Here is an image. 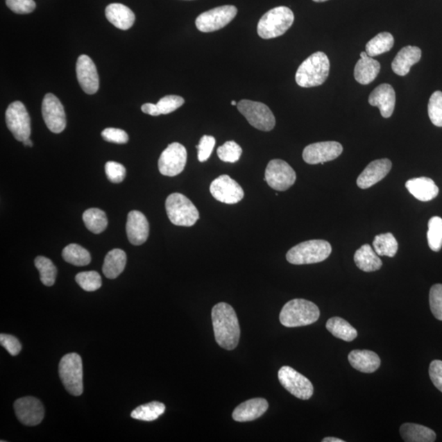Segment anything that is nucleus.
I'll list each match as a JSON object with an SVG mask.
<instances>
[{
  "mask_svg": "<svg viewBox=\"0 0 442 442\" xmlns=\"http://www.w3.org/2000/svg\"><path fill=\"white\" fill-rule=\"evenodd\" d=\"M212 318L219 346L229 350L235 349L240 339V326L234 308L226 303H218L212 308Z\"/></svg>",
  "mask_w": 442,
  "mask_h": 442,
  "instance_id": "nucleus-1",
  "label": "nucleus"
},
{
  "mask_svg": "<svg viewBox=\"0 0 442 442\" xmlns=\"http://www.w3.org/2000/svg\"><path fill=\"white\" fill-rule=\"evenodd\" d=\"M330 59L323 52H316L300 65L296 73V82L303 88L316 87L325 83L329 76Z\"/></svg>",
  "mask_w": 442,
  "mask_h": 442,
  "instance_id": "nucleus-2",
  "label": "nucleus"
},
{
  "mask_svg": "<svg viewBox=\"0 0 442 442\" xmlns=\"http://www.w3.org/2000/svg\"><path fill=\"white\" fill-rule=\"evenodd\" d=\"M320 316V309L316 304L305 299H294L282 307L280 321L285 327H303L316 323Z\"/></svg>",
  "mask_w": 442,
  "mask_h": 442,
  "instance_id": "nucleus-3",
  "label": "nucleus"
},
{
  "mask_svg": "<svg viewBox=\"0 0 442 442\" xmlns=\"http://www.w3.org/2000/svg\"><path fill=\"white\" fill-rule=\"evenodd\" d=\"M294 15L288 7L281 6L271 9L260 19L257 33L266 40L279 37L294 24Z\"/></svg>",
  "mask_w": 442,
  "mask_h": 442,
  "instance_id": "nucleus-4",
  "label": "nucleus"
},
{
  "mask_svg": "<svg viewBox=\"0 0 442 442\" xmlns=\"http://www.w3.org/2000/svg\"><path fill=\"white\" fill-rule=\"evenodd\" d=\"M331 253L332 247L329 241L314 239L294 246L287 253L286 258L294 265H308L325 261Z\"/></svg>",
  "mask_w": 442,
  "mask_h": 442,
  "instance_id": "nucleus-5",
  "label": "nucleus"
},
{
  "mask_svg": "<svg viewBox=\"0 0 442 442\" xmlns=\"http://www.w3.org/2000/svg\"><path fill=\"white\" fill-rule=\"evenodd\" d=\"M166 210L171 222L177 226H193L199 219L194 204L181 194H172L167 198Z\"/></svg>",
  "mask_w": 442,
  "mask_h": 442,
  "instance_id": "nucleus-6",
  "label": "nucleus"
},
{
  "mask_svg": "<svg viewBox=\"0 0 442 442\" xmlns=\"http://www.w3.org/2000/svg\"><path fill=\"white\" fill-rule=\"evenodd\" d=\"M59 376L70 394L79 396L83 393V366L78 354H67L58 366Z\"/></svg>",
  "mask_w": 442,
  "mask_h": 442,
  "instance_id": "nucleus-7",
  "label": "nucleus"
},
{
  "mask_svg": "<svg viewBox=\"0 0 442 442\" xmlns=\"http://www.w3.org/2000/svg\"><path fill=\"white\" fill-rule=\"evenodd\" d=\"M250 126L262 131H271L275 126V117L266 104L244 99L237 105Z\"/></svg>",
  "mask_w": 442,
  "mask_h": 442,
  "instance_id": "nucleus-8",
  "label": "nucleus"
},
{
  "mask_svg": "<svg viewBox=\"0 0 442 442\" xmlns=\"http://www.w3.org/2000/svg\"><path fill=\"white\" fill-rule=\"evenodd\" d=\"M238 9L233 6L217 7L200 15L196 19V26L202 33H212L224 28L234 19Z\"/></svg>",
  "mask_w": 442,
  "mask_h": 442,
  "instance_id": "nucleus-9",
  "label": "nucleus"
},
{
  "mask_svg": "<svg viewBox=\"0 0 442 442\" xmlns=\"http://www.w3.org/2000/svg\"><path fill=\"white\" fill-rule=\"evenodd\" d=\"M278 377L280 384L291 395L300 400H309L314 393V386L307 377L289 366H282Z\"/></svg>",
  "mask_w": 442,
  "mask_h": 442,
  "instance_id": "nucleus-10",
  "label": "nucleus"
},
{
  "mask_svg": "<svg viewBox=\"0 0 442 442\" xmlns=\"http://www.w3.org/2000/svg\"><path fill=\"white\" fill-rule=\"evenodd\" d=\"M6 124L15 138L24 142L31 135V118L25 105L15 101L9 105L6 115Z\"/></svg>",
  "mask_w": 442,
  "mask_h": 442,
  "instance_id": "nucleus-11",
  "label": "nucleus"
},
{
  "mask_svg": "<svg viewBox=\"0 0 442 442\" xmlns=\"http://www.w3.org/2000/svg\"><path fill=\"white\" fill-rule=\"evenodd\" d=\"M297 176L288 162L273 159L269 162L265 173V180L269 186L277 191H286L295 184Z\"/></svg>",
  "mask_w": 442,
  "mask_h": 442,
  "instance_id": "nucleus-12",
  "label": "nucleus"
},
{
  "mask_svg": "<svg viewBox=\"0 0 442 442\" xmlns=\"http://www.w3.org/2000/svg\"><path fill=\"white\" fill-rule=\"evenodd\" d=\"M187 162V150L180 143H172L164 150L158 161V169L166 176H176L184 171Z\"/></svg>",
  "mask_w": 442,
  "mask_h": 442,
  "instance_id": "nucleus-13",
  "label": "nucleus"
},
{
  "mask_svg": "<svg viewBox=\"0 0 442 442\" xmlns=\"http://www.w3.org/2000/svg\"><path fill=\"white\" fill-rule=\"evenodd\" d=\"M210 192L217 201L226 204L238 203L244 197V189L238 182L227 175L214 180L210 186Z\"/></svg>",
  "mask_w": 442,
  "mask_h": 442,
  "instance_id": "nucleus-14",
  "label": "nucleus"
},
{
  "mask_svg": "<svg viewBox=\"0 0 442 442\" xmlns=\"http://www.w3.org/2000/svg\"><path fill=\"white\" fill-rule=\"evenodd\" d=\"M42 115L48 129L59 134L65 130L67 119L65 108L56 95L47 94L42 103Z\"/></svg>",
  "mask_w": 442,
  "mask_h": 442,
  "instance_id": "nucleus-15",
  "label": "nucleus"
},
{
  "mask_svg": "<svg viewBox=\"0 0 442 442\" xmlns=\"http://www.w3.org/2000/svg\"><path fill=\"white\" fill-rule=\"evenodd\" d=\"M343 148L339 142L335 141H326L307 146L303 150V160L311 165L323 164L327 162L335 160L341 153Z\"/></svg>",
  "mask_w": 442,
  "mask_h": 442,
  "instance_id": "nucleus-16",
  "label": "nucleus"
},
{
  "mask_svg": "<svg viewBox=\"0 0 442 442\" xmlns=\"http://www.w3.org/2000/svg\"><path fill=\"white\" fill-rule=\"evenodd\" d=\"M16 416L26 426H36L42 422L44 409L40 400L26 396L16 400L15 403Z\"/></svg>",
  "mask_w": 442,
  "mask_h": 442,
  "instance_id": "nucleus-17",
  "label": "nucleus"
},
{
  "mask_svg": "<svg viewBox=\"0 0 442 442\" xmlns=\"http://www.w3.org/2000/svg\"><path fill=\"white\" fill-rule=\"evenodd\" d=\"M76 74L82 90L86 94H94L99 88L96 66L87 56H80L76 62Z\"/></svg>",
  "mask_w": 442,
  "mask_h": 442,
  "instance_id": "nucleus-18",
  "label": "nucleus"
},
{
  "mask_svg": "<svg viewBox=\"0 0 442 442\" xmlns=\"http://www.w3.org/2000/svg\"><path fill=\"white\" fill-rule=\"evenodd\" d=\"M393 167L389 159H378L368 164L359 176L357 183L359 189H366L376 185L389 174Z\"/></svg>",
  "mask_w": 442,
  "mask_h": 442,
  "instance_id": "nucleus-19",
  "label": "nucleus"
},
{
  "mask_svg": "<svg viewBox=\"0 0 442 442\" xmlns=\"http://www.w3.org/2000/svg\"><path fill=\"white\" fill-rule=\"evenodd\" d=\"M126 233L131 244L142 245L149 235V223L142 212L132 211L127 217Z\"/></svg>",
  "mask_w": 442,
  "mask_h": 442,
  "instance_id": "nucleus-20",
  "label": "nucleus"
},
{
  "mask_svg": "<svg viewBox=\"0 0 442 442\" xmlns=\"http://www.w3.org/2000/svg\"><path fill=\"white\" fill-rule=\"evenodd\" d=\"M368 103L371 106L380 108L382 117H391L396 105V93L393 86L389 84L377 86L368 97Z\"/></svg>",
  "mask_w": 442,
  "mask_h": 442,
  "instance_id": "nucleus-21",
  "label": "nucleus"
},
{
  "mask_svg": "<svg viewBox=\"0 0 442 442\" xmlns=\"http://www.w3.org/2000/svg\"><path fill=\"white\" fill-rule=\"evenodd\" d=\"M269 404L266 399L254 398L247 400L237 407L232 417L237 422L256 420L267 411Z\"/></svg>",
  "mask_w": 442,
  "mask_h": 442,
  "instance_id": "nucleus-22",
  "label": "nucleus"
},
{
  "mask_svg": "<svg viewBox=\"0 0 442 442\" xmlns=\"http://www.w3.org/2000/svg\"><path fill=\"white\" fill-rule=\"evenodd\" d=\"M405 187L414 198L421 202H430L437 197L439 188L435 182L427 177L414 178L405 183Z\"/></svg>",
  "mask_w": 442,
  "mask_h": 442,
  "instance_id": "nucleus-23",
  "label": "nucleus"
},
{
  "mask_svg": "<svg viewBox=\"0 0 442 442\" xmlns=\"http://www.w3.org/2000/svg\"><path fill=\"white\" fill-rule=\"evenodd\" d=\"M422 56L421 49L416 46L404 47L396 54L391 68L396 75L407 76L410 71V68L420 60Z\"/></svg>",
  "mask_w": 442,
  "mask_h": 442,
  "instance_id": "nucleus-24",
  "label": "nucleus"
},
{
  "mask_svg": "<svg viewBox=\"0 0 442 442\" xmlns=\"http://www.w3.org/2000/svg\"><path fill=\"white\" fill-rule=\"evenodd\" d=\"M380 62L368 56L366 52H362L361 59L355 67V79L362 85L371 84L380 74Z\"/></svg>",
  "mask_w": 442,
  "mask_h": 442,
  "instance_id": "nucleus-25",
  "label": "nucleus"
},
{
  "mask_svg": "<svg viewBox=\"0 0 442 442\" xmlns=\"http://www.w3.org/2000/svg\"><path fill=\"white\" fill-rule=\"evenodd\" d=\"M348 361L355 370L366 373L375 372L381 364L380 357L368 350H352L348 355Z\"/></svg>",
  "mask_w": 442,
  "mask_h": 442,
  "instance_id": "nucleus-26",
  "label": "nucleus"
},
{
  "mask_svg": "<svg viewBox=\"0 0 442 442\" xmlns=\"http://www.w3.org/2000/svg\"><path fill=\"white\" fill-rule=\"evenodd\" d=\"M105 15H106L107 19L120 30H128L135 24V13L124 4H109L105 10Z\"/></svg>",
  "mask_w": 442,
  "mask_h": 442,
  "instance_id": "nucleus-27",
  "label": "nucleus"
},
{
  "mask_svg": "<svg viewBox=\"0 0 442 442\" xmlns=\"http://www.w3.org/2000/svg\"><path fill=\"white\" fill-rule=\"evenodd\" d=\"M355 265L364 272H373L380 270L382 262L375 249L371 245L364 244L355 253Z\"/></svg>",
  "mask_w": 442,
  "mask_h": 442,
  "instance_id": "nucleus-28",
  "label": "nucleus"
},
{
  "mask_svg": "<svg viewBox=\"0 0 442 442\" xmlns=\"http://www.w3.org/2000/svg\"><path fill=\"white\" fill-rule=\"evenodd\" d=\"M126 254L121 249H113L104 259L103 272L108 279H116L124 271L126 265Z\"/></svg>",
  "mask_w": 442,
  "mask_h": 442,
  "instance_id": "nucleus-29",
  "label": "nucleus"
},
{
  "mask_svg": "<svg viewBox=\"0 0 442 442\" xmlns=\"http://www.w3.org/2000/svg\"><path fill=\"white\" fill-rule=\"evenodd\" d=\"M400 432L407 442H434L436 439L434 430L416 423H404L400 428Z\"/></svg>",
  "mask_w": 442,
  "mask_h": 442,
  "instance_id": "nucleus-30",
  "label": "nucleus"
},
{
  "mask_svg": "<svg viewBox=\"0 0 442 442\" xmlns=\"http://www.w3.org/2000/svg\"><path fill=\"white\" fill-rule=\"evenodd\" d=\"M326 328L336 338L346 341H352L357 337V330L340 317L330 318L327 321Z\"/></svg>",
  "mask_w": 442,
  "mask_h": 442,
  "instance_id": "nucleus-31",
  "label": "nucleus"
},
{
  "mask_svg": "<svg viewBox=\"0 0 442 442\" xmlns=\"http://www.w3.org/2000/svg\"><path fill=\"white\" fill-rule=\"evenodd\" d=\"M83 221L86 228L95 235L101 234L107 229L108 224L106 213L98 208H90L85 211Z\"/></svg>",
  "mask_w": 442,
  "mask_h": 442,
  "instance_id": "nucleus-32",
  "label": "nucleus"
},
{
  "mask_svg": "<svg viewBox=\"0 0 442 442\" xmlns=\"http://www.w3.org/2000/svg\"><path fill=\"white\" fill-rule=\"evenodd\" d=\"M394 45V38L389 33H382L368 41L366 49L368 56L373 58L390 51Z\"/></svg>",
  "mask_w": 442,
  "mask_h": 442,
  "instance_id": "nucleus-33",
  "label": "nucleus"
},
{
  "mask_svg": "<svg viewBox=\"0 0 442 442\" xmlns=\"http://www.w3.org/2000/svg\"><path fill=\"white\" fill-rule=\"evenodd\" d=\"M165 405L158 402H153L139 405L131 413V417L137 420L154 421L165 412Z\"/></svg>",
  "mask_w": 442,
  "mask_h": 442,
  "instance_id": "nucleus-34",
  "label": "nucleus"
},
{
  "mask_svg": "<svg viewBox=\"0 0 442 442\" xmlns=\"http://www.w3.org/2000/svg\"><path fill=\"white\" fill-rule=\"evenodd\" d=\"M373 247L378 256L393 257L398 250V243L391 233L378 235L373 241Z\"/></svg>",
  "mask_w": 442,
  "mask_h": 442,
  "instance_id": "nucleus-35",
  "label": "nucleus"
},
{
  "mask_svg": "<svg viewBox=\"0 0 442 442\" xmlns=\"http://www.w3.org/2000/svg\"><path fill=\"white\" fill-rule=\"evenodd\" d=\"M62 257L67 263L76 266H88L91 262L87 250L78 244H69L62 250Z\"/></svg>",
  "mask_w": 442,
  "mask_h": 442,
  "instance_id": "nucleus-36",
  "label": "nucleus"
},
{
  "mask_svg": "<svg viewBox=\"0 0 442 442\" xmlns=\"http://www.w3.org/2000/svg\"><path fill=\"white\" fill-rule=\"evenodd\" d=\"M35 266L40 272V280L45 286L51 287L56 282L57 268L51 260L44 257H37L35 260Z\"/></svg>",
  "mask_w": 442,
  "mask_h": 442,
  "instance_id": "nucleus-37",
  "label": "nucleus"
},
{
  "mask_svg": "<svg viewBox=\"0 0 442 442\" xmlns=\"http://www.w3.org/2000/svg\"><path fill=\"white\" fill-rule=\"evenodd\" d=\"M427 239L430 249L439 252L442 248V218L434 216L428 221Z\"/></svg>",
  "mask_w": 442,
  "mask_h": 442,
  "instance_id": "nucleus-38",
  "label": "nucleus"
},
{
  "mask_svg": "<svg viewBox=\"0 0 442 442\" xmlns=\"http://www.w3.org/2000/svg\"><path fill=\"white\" fill-rule=\"evenodd\" d=\"M77 284L82 289L87 291H94L102 287V279L96 271H85L79 273L76 276Z\"/></svg>",
  "mask_w": 442,
  "mask_h": 442,
  "instance_id": "nucleus-39",
  "label": "nucleus"
},
{
  "mask_svg": "<svg viewBox=\"0 0 442 442\" xmlns=\"http://www.w3.org/2000/svg\"><path fill=\"white\" fill-rule=\"evenodd\" d=\"M241 153H243V150L235 141H227L217 149L219 158L225 162L235 163L238 162Z\"/></svg>",
  "mask_w": 442,
  "mask_h": 442,
  "instance_id": "nucleus-40",
  "label": "nucleus"
},
{
  "mask_svg": "<svg viewBox=\"0 0 442 442\" xmlns=\"http://www.w3.org/2000/svg\"><path fill=\"white\" fill-rule=\"evenodd\" d=\"M428 116L434 126L442 127V92L436 91L431 95L427 106Z\"/></svg>",
  "mask_w": 442,
  "mask_h": 442,
  "instance_id": "nucleus-41",
  "label": "nucleus"
},
{
  "mask_svg": "<svg viewBox=\"0 0 442 442\" xmlns=\"http://www.w3.org/2000/svg\"><path fill=\"white\" fill-rule=\"evenodd\" d=\"M430 309L432 314L442 321V284L432 287L430 294Z\"/></svg>",
  "mask_w": 442,
  "mask_h": 442,
  "instance_id": "nucleus-42",
  "label": "nucleus"
},
{
  "mask_svg": "<svg viewBox=\"0 0 442 442\" xmlns=\"http://www.w3.org/2000/svg\"><path fill=\"white\" fill-rule=\"evenodd\" d=\"M185 103V99L177 95H167L159 100L157 103L159 112L161 115H165V114H169L177 110L180 108L182 105Z\"/></svg>",
  "mask_w": 442,
  "mask_h": 442,
  "instance_id": "nucleus-43",
  "label": "nucleus"
},
{
  "mask_svg": "<svg viewBox=\"0 0 442 442\" xmlns=\"http://www.w3.org/2000/svg\"><path fill=\"white\" fill-rule=\"evenodd\" d=\"M105 171L108 179L114 184L121 183L126 175L125 167L116 162H107L105 165Z\"/></svg>",
  "mask_w": 442,
  "mask_h": 442,
  "instance_id": "nucleus-44",
  "label": "nucleus"
},
{
  "mask_svg": "<svg viewBox=\"0 0 442 442\" xmlns=\"http://www.w3.org/2000/svg\"><path fill=\"white\" fill-rule=\"evenodd\" d=\"M216 145V139L211 135H204L199 141L197 145L198 158L200 162H204L208 160L209 158L213 152L214 147Z\"/></svg>",
  "mask_w": 442,
  "mask_h": 442,
  "instance_id": "nucleus-45",
  "label": "nucleus"
},
{
  "mask_svg": "<svg viewBox=\"0 0 442 442\" xmlns=\"http://www.w3.org/2000/svg\"><path fill=\"white\" fill-rule=\"evenodd\" d=\"M8 8L17 15H28L33 12L36 7L34 0H6Z\"/></svg>",
  "mask_w": 442,
  "mask_h": 442,
  "instance_id": "nucleus-46",
  "label": "nucleus"
},
{
  "mask_svg": "<svg viewBox=\"0 0 442 442\" xmlns=\"http://www.w3.org/2000/svg\"><path fill=\"white\" fill-rule=\"evenodd\" d=\"M102 137L109 143L124 144L129 141V136L126 132L117 128L105 129L102 132Z\"/></svg>",
  "mask_w": 442,
  "mask_h": 442,
  "instance_id": "nucleus-47",
  "label": "nucleus"
},
{
  "mask_svg": "<svg viewBox=\"0 0 442 442\" xmlns=\"http://www.w3.org/2000/svg\"><path fill=\"white\" fill-rule=\"evenodd\" d=\"M0 343L12 357H15L21 352L22 345L15 336L2 334L0 335Z\"/></svg>",
  "mask_w": 442,
  "mask_h": 442,
  "instance_id": "nucleus-48",
  "label": "nucleus"
},
{
  "mask_svg": "<svg viewBox=\"0 0 442 442\" xmlns=\"http://www.w3.org/2000/svg\"><path fill=\"white\" fill-rule=\"evenodd\" d=\"M430 375L432 384L442 393V362L434 361L430 367Z\"/></svg>",
  "mask_w": 442,
  "mask_h": 442,
  "instance_id": "nucleus-49",
  "label": "nucleus"
},
{
  "mask_svg": "<svg viewBox=\"0 0 442 442\" xmlns=\"http://www.w3.org/2000/svg\"><path fill=\"white\" fill-rule=\"evenodd\" d=\"M141 109H142L143 112L148 114L150 116L157 117L161 115L160 112L158 110L157 104L145 103Z\"/></svg>",
  "mask_w": 442,
  "mask_h": 442,
  "instance_id": "nucleus-50",
  "label": "nucleus"
},
{
  "mask_svg": "<svg viewBox=\"0 0 442 442\" xmlns=\"http://www.w3.org/2000/svg\"><path fill=\"white\" fill-rule=\"evenodd\" d=\"M323 442H344L345 441L336 439V437H325V439L322 440Z\"/></svg>",
  "mask_w": 442,
  "mask_h": 442,
  "instance_id": "nucleus-51",
  "label": "nucleus"
},
{
  "mask_svg": "<svg viewBox=\"0 0 442 442\" xmlns=\"http://www.w3.org/2000/svg\"><path fill=\"white\" fill-rule=\"evenodd\" d=\"M22 143H24L25 146H28V147H33V141H31L30 138L24 140Z\"/></svg>",
  "mask_w": 442,
  "mask_h": 442,
  "instance_id": "nucleus-52",
  "label": "nucleus"
},
{
  "mask_svg": "<svg viewBox=\"0 0 442 442\" xmlns=\"http://www.w3.org/2000/svg\"><path fill=\"white\" fill-rule=\"evenodd\" d=\"M313 1L316 3H322V2L328 1V0H313Z\"/></svg>",
  "mask_w": 442,
  "mask_h": 442,
  "instance_id": "nucleus-53",
  "label": "nucleus"
},
{
  "mask_svg": "<svg viewBox=\"0 0 442 442\" xmlns=\"http://www.w3.org/2000/svg\"><path fill=\"white\" fill-rule=\"evenodd\" d=\"M231 104L233 105V106H237V105H238V103H237L235 101H232Z\"/></svg>",
  "mask_w": 442,
  "mask_h": 442,
  "instance_id": "nucleus-54",
  "label": "nucleus"
}]
</instances>
